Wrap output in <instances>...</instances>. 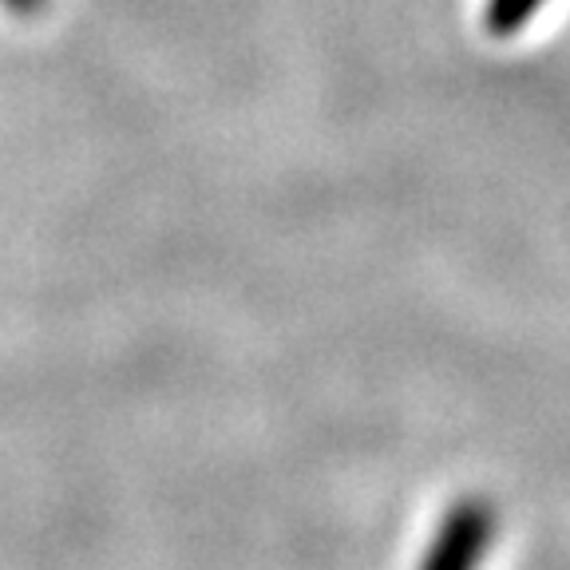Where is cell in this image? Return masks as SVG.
Wrapping results in <instances>:
<instances>
[{
    "mask_svg": "<svg viewBox=\"0 0 570 570\" xmlns=\"http://www.w3.org/2000/svg\"><path fill=\"white\" fill-rule=\"evenodd\" d=\"M547 0H488V9H483V24H488L491 36H519L531 17L543 9Z\"/></svg>",
    "mask_w": 570,
    "mask_h": 570,
    "instance_id": "obj_2",
    "label": "cell"
},
{
    "mask_svg": "<svg viewBox=\"0 0 570 570\" xmlns=\"http://www.w3.org/2000/svg\"><path fill=\"white\" fill-rule=\"evenodd\" d=\"M499 515L488 495H460L432 531L420 570H483L495 547Z\"/></svg>",
    "mask_w": 570,
    "mask_h": 570,
    "instance_id": "obj_1",
    "label": "cell"
},
{
    "mask_svg": "<svg viewBox=\"0 0 570 570\" xmlns=\"http://www.w3.org/2000/svg\"><path fill=\"white\" fill-rule=\"evenodd\" d=\"M4 4H9V9H17V12H36L45 0H4Z\"/></svg>",
    "mask_w": 570,
    "mask_h": 570,
    "instance_id": "obj_3",
    "label": "cell"
}]
</instances>
